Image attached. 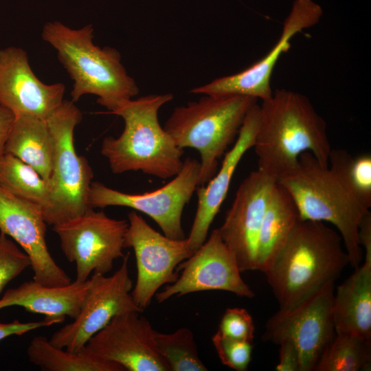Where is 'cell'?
Here are the masks:
<instances>
[{
	"label": "cell",
	"instance_id": "7a4b0ae2",
	"mask_svg": "<svg viewBox=\"0 0 371 371\" xmlns=\"http://www.w3.org/2000/svg\"><path fill=\"white\" fill-rule=\"evenodd\" d=\"M259 111L253 146L258 170L278 180L295 167L304 152L328 166L332 148L326 123L307 97L291 90L276 89L262 101Z\"/></svg>",
	"mask_w": 371,
	"mask_h": 371
},
{
	"label": "cell",
	"instance_id": "d6a6232c",
	"mask_svg": "<svg viewBox=\"0 0 371 371\" xmlns=\"http://www.w3.org/2000/svg\"><path fill=\"white\" fill-rule=\"evenodd\" d=\"M278 345L279 361L276 370L300 371V355L295 345L289 341H284Z\"/></svg>",
	"mask_w": 371,
	"mask_h": 371
},
{
	"label": "cell",
	"instance_id": "7c38bea8",
	"mask_svg": "<svg viewBox=\"0 0 371 371\" xmlns=\"http://www.w3.org/2000/svg\"><path fill=\"white\" fill-rule=\"evenodd\" d=\"M128 223L124 247L133 249L137 270L131 295L136 304L144 309L162 285L177 280L175 269L194 251L187 238L173 239L161 234L135 211L128 214Z\"/></svg>",
	"mask_w": 371,
	"mask_h": 371
},
{
	"label": "cell",
	"instance_id": "9c48e42d",
	"mask_svg": "<svg viewBox=\"0 0 371 371\" xmlns=\"http://www.w3.org/2000/svg\"><path fill=\"white\" fill-rule=\"evenodd\" d=\"M200 169V162L188 157L172 181L157 190L142 194L124 193L100 182H92L89 205L93 208L113 205L134 209L154 220L166 236L184 239L182 213L199 186Z\"/></svg>",
	"mask_w": 371,
	"mask_h": 371
},
{
	"label": "cell",
	"instance_id": "44dd1931",
	"mask_svg": "<svg viewBox=\"0 0 371 371\" xmlns=\"http://www.w3.org/2000/svg\"><path fill=\"white\" fill-rule=\"evenodd\" d=\"M333 316L335 334H350L371 340V260H364L337 286Z\"/></svg>",
	"mask_w": 371,
	"mask_h": 371
},
{
	"label": "cell",
	"instance_id": "7402d4cb",
	"mask_svg": "<svg viewBox=\"0 0 371 371\" xmlns=\"http://www.w3.org/2000/svg\"><path fill=\"white\" fill-rule=\"evenodd\" d=\"M54 150V136L46 120L31 115L15 117L5 153L32 167L49 182Z\"/></svg>",
	"mask_w": 371,
	"mask_h": 371
},
{
	"label": "cell",
	"instance_id": "f1b7e54d",
	"mask_svg": "<svg viewBox=\"0 0 371 371\" xmlns=\"http://www.w3.org/2000/svg\"><path fill=\"white\" fill-rule=\"evenodd\" d=\"M222 363L236 371H245L251 360L252 342L231 339L217 331L212 337Z\"/></svg>",
	"mask_w": 371,
	"mask_h": 371
},
{
	"label": "cell",
	"instance_id": "4fadbf2b",
	"mask_svg": "<svg viewBox=\"0 0 371 371\" xmlns=\"http://www.w3.org/2000/svg\"><path fill=\"white\" fill-rule=\"evenodd\" d=\"M181 274L173 283L155 294L158 302L173 295L205 291H225L238 297L252 298L255 294L241 277V271L233 253L223 242L218 229L177 271Z\"/></svg>",
	"mask_w": 371,
	"mask_h": 371
},
{
	"label": "cell",
	"instance_id": "d6986e66",
	"mask_svg": "<svg viewBox=\"0 0 371 371\" xmlns=\"http://www.w3.org/2000/svg\"><path fill=\"white\" fill-rule=\"evenodd\" d=\"M259 104H255L246 115L231 149L225 153L218 171L205 185L196 189L197 208L187 238L192 251L207 239L210 227L227 196L234 173L245 153L252 148L259 124Z\"/></svg>",
	"mask_w": 371,
	"mask_h": 371
},
{
	"label": "cell",
	"instance_id": "30bf717a",
	"mask_svg": "<svg viewBox=\"0 0 371 371\" xmlns=\"http://www.w3.org/2000/svg\"><path fill=\"white\" fill-rule=\"evenodd\" d=\"M335 282L308 300L288 310H278L267 322L262 340L278 345L293 343L300 359V371H315L335 330L333 316Z\"/></svg>",
	"mask_w": 371,
	"mask_h": 371
},
{
	"label": "cell",
	"instance_id": "5bb4252c",
	"mask_svg": "<svg viewBox=\"0 0 371 371\" xmlns=\"http://www.w3.org/2000/svg\"><path fill=\"white\" fill-rule=\"evenodd\" d=\"M323 10L313 0H295L285 19L282 33L270 51L260 60L240 72L216 78L196 87L191 93L202 95H241L269 99L273 93L271 78L280 56L291 46V40L304 29L317 24Z\"/></svg>",
	"mask_w": 371,
	"mask_h": 371
},
{
	"label": "cell",
	"instance_id": "83f0119b",
	"mask_svg": "<svg viewBox=\"0 0 371 371\" xmlns=\"http://www.w3.org/2000/svg\"><path fill=\"white\" fill-rule=\"evenodd\" d=\"M154 342L170 371H207L199 358L192 330L181 328L171 333L155 330Z\"/></svg>",
	"mask_w": 371,
	"mask_h": 371
},
{
	"label": "cell",
	"instance_id": "484cf974",
	"mask_svg": "<svg viewBox=\"0 0 371 371\" xmlns=\"http://www.w3.org/2000/svg\"><path fill=\"white\" fill-rule=\"evenodd\" d=\"M329 168L342 185L366 209L371 207V155L352 157L344 149H331Z\"/></svg>",
	"mask_w": 371,
	"mask_h": 371
},
{
	"label": "cell",
	"instance_id": "ffe728a7",
	"mask_svg": "<svg viewBox=\"0 0 371 371\" xmlns=\"http://www.w3.org/2000/svg\"><path fill=\"white\" fill-rule=\"evenodd\" d=\"M90 280H75L62 286H49L34 280L8 289L0 298V309L12 306L63 322L66 316L75 319L87 293Z\"/></svg>",
	"mask_w": 371,
	"mask_h": 371
},
{
	"label": "cell",
	"instance_id": "6da1fadb",
	"mask_svg": "<svg viewBox=\"0 0 371 371\" xmlns=\"http://www.w3.org/2000/svg\"><path fill=\"white\" fill-rule=\"evenodd\" d=\"M348 265L337 230L324 222L299 220L262 273L279 310L288 311L335 282Z\"/></svg>",
	"mask_w": 371,
	"mask_h": 371
},
{
	"label": "cell",
	"instance_id": "e575fe53",
	"mask_svg": "<svg viewBox=\"0 0 371 371\" xmlns=\"http://www.w3.org/2000/svg\"><path fill=\"white\" fill-rule=\"evenodd\" d=\"M359 242L363 249L364 260H371V212L362 218L359 227Z\"/></svg>",
	"mask_w": 371,
	"mask_h": 371
},
{
	"label": "cell",
	"instance_id": "836d02e7",
	"mask_svg": "<svg viewBox=\"0 0 371 371\" xmlns=\"http://www.w3.org/2000/svg\"><path fill=\"white\" fill-rule=\"evenodd\" d=\"M15 116L9 109L0 104V158L5 153V148Z\"/></svg>",
	"mask_w": 371,
	"mask_h": 371
},
{
	"label": "cell",
	"instance_id": "2e32d148",
	"mask_svg": "<svg viewBox=\"0 0 371 371\" xmlns=\"http://www.w3.org/2000/svg\"><path fill=\"white\" fill-rule=\"evenodd\" d=\"M46 222L41 206L21 199L0 186V231L26 253L33 280L49 286L71 282L51 256L46 242Z\"/></svg>",
	"mask_w": 371,
	"mask_h": 371
},
{
	"label": "cell",
	"instance_id": "52a82bcc",
	"mask_svg": "<svg viewBox=\"0 0 371 371\" xmlns=\"http://www.w3.org/2000/svg\"><path fill=\"white\" fill-rule=\"evenodd\" d=\"M82 117L74 102L64 100L46 119L55 150L49 197L43 212L46 223L52 226L79 216L91 207L89 193L93 173L87 159L77 154L74 143V129Z\"/></svg>",
	"mask_w": 371,
	"mask_h": 371
},
{
	"label": "cell",
	"instance_id": "8992f818",
	"mask_svg": "<svg viewBox=\"0 0 371 371\" xmlns=\"http://www.w3.org/2000/svg\"><path fill=\"white\" fill-rule=\"evenodd\" d=\"M256 98L241 95H204L176 107L164 128L181 148L197 150L201 157L199 186L218 170V159L236 141Z\"/></svg>",
	"mask_w": 371,
	"mask_h": 371
},
{
	"label": "cell",
	"instance_id": "4dcf8cb0",
	"mask_svg": "<svg viewBox=\"0 0 371 371\" xmlns=\"http://www.w3.org/2000/svg\"><path fill=\"white\" fill-rule=\"evenodd\" d=\"M218 331L231 339L252 342L255 328L253 319L246 309L229 308L223 315Z\"/></svg>",
	"mask_w": 371,
	"mask_h": 371
},
{
	"label": "cell",
	"instance_id": "603a6c76",
	"mask_svg": "<svg viewBox=\"0 0 371 371\" xmlns=\"http://www.w3.org/2000/svg\"><path fill=\"white\" fill-rule=\"evenodd\" d=\"M299 220L293 198L276 181L270 192L260 228L256 270L265 271Z\"/></svg>",
	"mask_w": 371,
	"mask_h": 371
},
{
	"label": "cell",
	"instance_id": "ac0fdd59",
	"mask_svg": "<svg viewBox=\"0 0 371 371\" xmlns=\"http://www.w3.org/2000/svg\"><path fill=\"white\" fill-rule=\"evenodd\" d=\"M64 84L43 83L33 72L21 47L0 49V104L15 117L31 115L46 120L62 104Z\"/></svg>",
	"mask_w": 371,
	"mask_h": 371
},
{
	"label": "cell",
	"instance_id": "9a60e30c",
	"mask_svg": "<svg viewBox=\"0 0 371 371\" xmlns=\"http://www.w3.org/2000/svg\"><path fill=\"white\" fill-rule=\"evenodd\" d=\"M141 313L128 311L114 317L88 340L85 350L125 370L170 371L156 349L155 330Z\"/></svg>",
	"mask_w": 371,
	"mask_h": 371
},
{
	"label": "cell",
	"instance_id": "4316f807",
	"mask_svg": "<svg viewBox=\"0 0 371 371\" xmlns=\"http://www.w3.org/2000/svg\"><path fill=\"white\" fill-rule=\"evenodd\" d=\"M371 340L346 333L335 334L315 371L370 370Z\"/></svg>",
	"mask_w": 371,
	"mask_h": 371
},
{
	"label": "cell",
	"instance_id": "ba28073f",
	"mask_svg": "<svg viewBox=\"0 0 371 371\" xmlns=\"http://www.w3.org/2000/svg\"><path fill=\"white\" fill-rule=\"evenodd\" d=\"M128 221L109 217L89 207L79 216L53 226L68 261L75 262L76 280L85 282L92 272L105 275L124 256Z\"/></svg>",
	"mask_w": 371,
	"mask_h": 371
},
{
	"label": "cell",
	"instance_id": "5b68a950",
	"mask_svg": "<svg viewBox=\"0 0 371 371\" xmlns=\"http://www.w3.org/2000/svg\"><path fill=\"white\" fill-rule=\"evenodd\" d=\"M277 181L293 198L300 220L329 223L340 234L349 258L357 268L363 258L359 242V227L370 212L342 185L328 166L309 152L299 157L295 167Z\"/></svg>",
	"mask_w": 371,
	"mask_h": 371
},
{
	"label": "cell",
	"instance_id": "8fae6325",
	"mask_svg": "<svg viewBox=\"0 0 371 371\" xmlns=\"http://www.w3.org/2000/svg\"><path fill=\"white\" fill-rule=\"evenodd\" d=\"M128 256L124 255L120 267L112 276L93 273L78 316L52 335L49 339L52 344L78 352L114 317L128 311H144L131 295Z\"/></svg>",
	"mask_w": 371,
	"mask_h": 371
},
{
	"label": "cell",
	"instance_id": "e0dca14e",
	"mask_svg": "<svg viewBox=\"0 0 371 371\" xmlns=\"http://www.w3.org/2000/svg\"><path fill=\"white\" fill-rule=\"evenodd\" d=\"M276 181L258 169L251 172L240 184L224 222L218 229L241 273L256 270L260 228L270 192Z\"/></svg>",
	"mask_w": 371,
	"mask_h": 371
},
{
	"label": "cell",
	"instance_id": "d4e9b609",
	"mask_svg": "<svg viewBox=\"0 0 371 371\" xmlns=\"http://www.w3.org/2000/svg\"><path fill=\"white\" fill-rule=\"evenodd\" d=\"M0 186L14 195L45 207L49 188L32 167L15 156L5 153L0 158Z\"/></svg>",
	"mask_w": 371,
	"mask_h": 371
},
{
	"label": "cell",
	"instance_id": "277c9868",
	"mask_svg": "<svg viewBox=\"0 0 371 371\" xmlns=\"http://www.w3.org/2000/svg\"><path fill=\"white\" fill-rule=\"evenodd\" d=\"M172 98L170 93L144 95L127 100L110 113L124 122L118 137H106L101 145V153L113 173L141 171L166 179L179 172L183 149L175 144L158 119L160 108Z\"/></svg>",
	"mask_w": 371,
	"mask_h": 371
},
{
	"label": "cell",
	"instance_id": "f546056e",
	"mask_svg": "<svg viewBox=\"0 0 371 371\" xmlns=\"http://www.w3.org/2000/svg\"><path fill=\"white\" fill-rule=\"evenodd\" d=\"M31 262L26 253L5 234H0V293Z\"/></svg>",
	"mask_w": 371,
	"mask_h": 371
},
{
	"label": "cell",
	"instance_id": "3957f363",
	"mask_svg": "<svg viewBox=\"0 0 371 371\" xmlns=\"http://www.w3.org/2000/svg\"><path fill=\"white\" fill-rule=\"evenodd\" d=\"M93 30L91 24L72 29L58 21H49L43 27L41 37L56 49L58 60L74 82L71 101L92 94L111 113L137 95L139 88L116 49L93 43Z\"/></svg>",
	"mask_w": 371,
	"mask_h": 371
},
{
	"label": "cell",
	"instance_id": "cb8c5ba5",
	"mask_svg": "<svg viewBox=\"0 0 371 371\" xmlns=\"http://www.w3.org/2000/svg\"><path fill=\"white\" fill-rule=\"evenodd\" d=\"M27 355L32 363L45 371H125L116 363L89 354L84 347L78 352L64 350L43 336L31 340Z\"/></svg>",
	"mask_w": 371,
	"mask_h": 371
},
{
	"label": "cell",
	"instance_id": "1f68e13d",
	"mask_svg": "<svg viewBox=\"0 0 371 371\" xmlns=\"http://www.w3.org/2000/svg\"><path fill=\"white\" fill-rule=\"evenodd\" d=\"M58 324L57 321L45 317L42 321L21 322L17 319L12 322H0V341L12 335H22L37 328Z\"/></svg>",
	"mask_w": 371,
	"mask_h": 371
}]
</instances>
